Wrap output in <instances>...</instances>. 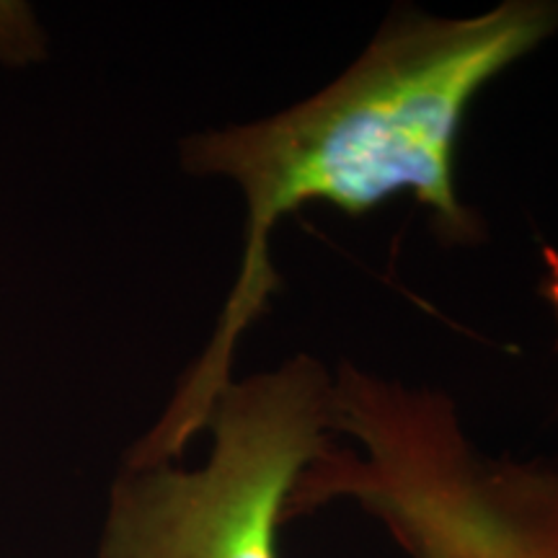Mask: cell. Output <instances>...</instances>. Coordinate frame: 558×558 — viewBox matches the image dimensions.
<instances>
[{
  "label": "cell",
  "mask_w": 558,
  "mask_h": 558,
  "mask_svg": "<svg viewBox=\"0 0 558 558\" xmlns=\"http://www.w3.org/2000/svg\"><path fill=\"white\" fill-rule=\"evenodd\" d=\"M548 305L558 324V290ZM344 497L407 558H558V463L484 456L450 403L418 407L380 432Z\"/></svg>",
  "instance_id": "3"
},
{
  "label": "cell",
  "mask_w": 558,
  "mask_h": 558,
  "mask_svg": "<svg viewBox=\"0 0 558 558\" xmlns=\"http://www.w3.org/2000/svg\"><path fill=\"white\" fill-rule=\"evenodd\" d=\"M47 54V34L26 3L0 0V65H29Z\"/></svg>",
  "instance_id": "4"
},
{
  "label": "cell",
  "mask_w": 558,
  "mask_h": 558,
  "mask_svg": "<svg viewBox=\"0 0 558 558\" xmlns=\"http://www.w3.org/2000/svg\"><path fill=\"white\" fill-rule=\"evenodd\" d=\"M199 469H122L96 558H279L277 535L303 473L333 435V378L308 354L230 380Z\"/></svg>",
  "instance_id": "2"
},
{
  "label": "cell",
  "mask_w": 558,
  "mask_h": 558,
  "mask_svg": "<svg viewBox=\"0 0 558 558\" xmlns=\"http://www.w3.org/2000/svg\"><path fill=\"white\" fill-rule=\"evenodd\" d=\"M558 32L556 0H505L484 13L393 16L339 78L267 120L181 140L192 177L235 181L246 199L241 271L202 357L128 465L173 463L207 429L233 380L243 333L277 290L269 241L295 209L324 202L365 215L411 194L442 241L476 243L481 222L456 186L458 140L476 96Z\"/></svg>",
  "instance_id": "1"
}]
</instances>
